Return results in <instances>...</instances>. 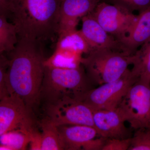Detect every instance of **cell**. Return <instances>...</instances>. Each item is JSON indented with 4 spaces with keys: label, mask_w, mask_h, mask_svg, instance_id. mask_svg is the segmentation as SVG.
<instances>
[{
    "label": "cell",
    "mask_w": 150,
    "mask_h": 150,
    "mask_svg": "<svg viewBox=\"0 0 150 150\" xmlns=\"http://www.w3.org/2000/svg\"><path fill=\"white\" fill-rule=\"evenodd\" d=\"M43 43L19 39L8 53V83L11 94L21 98L32 110L40 102L45 71Z\"/></svg>",
    "instance_id": "6da1fadb"
},
{
    "label": "cell",
    "mask_w": 150,
    "mask_h": 150,
    "mask_svg": "<svg viewBox=\"0 0 150 150\" xmlns=\"http://www.w3.org/2000/svg\"><path fill=\"white\" fill-rule=\"evenodd\" d=\"M62 0H20L10 13L18 39L44 43L58 34Z\"/></svg>",
    "instance_id": "7a4b0ae2"
},
{
    "label": "cell",
    "mask_w": 150,
    "mask_h": 150,
    "mask_svg": "<svg viewBox=\"0 0 150 150\" xmlns=\"http://www.w3.org/2000/svg\"><path fill=\"white\" fill-rule=\"evenodd\" d=\"M91 83L81 66L74 68L45 66L40 100L48 103L64 96L76 97L92 89Z\"/></svg>",
    "instance_id": "3957f363"
},
{
    "label": "cell",
    "mask_w": 150,
    "mask_h": 150,
    "mask_svg": "<svg viewBox=\"0 0 150 150\" xmlns=\"http://www.w3.org/2000/svg\"><path fill=\"white\" fill-rule=\"evenodd\" d=\"M135 54L111 49L93 50L83 57L81 64L92 82L99 85L118 79L133 65Z\"/></svg>",
    "instance_id": "277c9868"
},
{
    "label": "cell",
    "mask_w": 150,
    "mask_h": 150,
    "mask_svg": "<svg viewBox=\"0 0 150 150\" xmlns=\"http://www.w3.org/2000/svg\"><path fill=\"white\" fill-rule=\"evenodd\" d=\"M139 78L128 69L118 79L100 85L75 97L88 105L94 110H115L130 87Z\"/></svg>",
    "instance_id": "5b68a950"
},
{
    "label": "cell",
    "mask_w": 150,
    "mask_h": 150,
    "mask_svg": "<svg viewBox=\"0 0 150 150\" xmlns=\"http://www.w3.org/2000/svg\"><path fill=\"white\" fill-rule=\"evenodd\" d=\"M117 108L131 128L150 129V85L137 81Z\"/></svg>",
    "instance_id": "8992f818"
},
{
    "label": "cell",
    "mask_w": 150,
    "mask_h": 150,
    "mask_svg": "<svg viewBox=\"0 0 150 150\" xmlns=\"http://www.w3.org/2000/svg\"><path fill=\"white\" fill-rule=\"evenodd\" d=\"M45 109L46 117L57 126L83 125L94 128L93 109L74 97L64 96L46 103Z\"/></svg>",
    "instance_id": "52a82bcc"
},
{
    "label": "cell",
    "mask_w": 150,
    "mask_h": 150,
    "mask_svg": "<svg viewBox=\"0 0 150 150\" xmlns=\"http://www.w3.org/2000/svg\"><path fill=\"white\" fill-rule=\"evenodd\" d=\"M53 54L44 62L45 66L62 68H74L81 64L83 55L91 50L80 30L58 35Z\"/></svg>",
    "instance_id": "ba28073f"
},
{
    "label": "cell",
    "mask_w": 150,
    "mask_h": 150,
    "mask_svg": "<svg viewBox=\"0 0 150 150\" xmlns=\"http://www.w3.org/2000/svg\"><path fill=\"white\" fill-rule=\"evenodd\" d=\"M90 13L106 32L118 40L127 34L137 16L119 6L103 1Z\"/></svg>",
    "instance_id": "9c48e42d"
},
{
    "label": "cell",
    "mask_w": 150,
    "mask_h": 150,
    "mask_svg": "<svg viewBox=\"0 0 150 150\" xmlns=\"http://www.w3.org/2000/svg\"><path fill=\"white\" fill-rule=\"evenodd\" d=\"M33 111L24 101L14 94L0 101V135L15 129L31 131L35 129Z\"/></svg>",
    "instance_id": "30bf717a"
},
{
    "label": "cell",
    "mask_w": 150,
    "mask_h": 150,
    "mask_svg": "<svg viewBox=\"0 0 150 150\" xmlns=\"http://www.w3.org/2000/svg\"><path fill=\"white\" fill-rule=\"evenodd\" d=\"M93 123L98 136L106 139L131 138L126 122L117 108L115 110H94Z\"/></svg>",
    "instance_id": "8fae6325"
},
{
    "label": "cell",
    "mask_w": 150,
    "mask_h": 150,
    "mask_svg": "<svg viewBox=\"0 0 150 150\" xmlns=\"http://www.w3.org/2000/svg\"><path fill=\"white\" fill-rule=\"evenodd\" d=\"M102 0H62L58 35L76 30L80 19L91 13Z\"/></svg>",
    "instance_id": "7c38bea8"
},
{
    "label": "cell",
    "mask_w": 150,
    "mask_h": 150,
    "mask_svg": "<svg viewBox=\"0 0 150 150\" xmlns=\"http://www.w3.org/2000/svg\"><path fill=\"white\" fill-rule=\"evenodd\" d=\"M81 21V28L80 30L91 51L107 49L122 51L118 40L106 32L91 14L84 16Z\"/></svg>",
    "instance_id": "4fadbf2b"
},
{
    "label": "cell",
    "mask_w": 150,
    "mask_h": 150,
    "mask_svg": "<svg viewBox=\"0 0 150 150\" xmlns=\"http://www.w3.org/2000/svg\"><path fill=\"white\" fill-rule=\"evenodd\" d=\"M150 39V6L139 12L127 34L118 41L122 51L133 55Z\"/></svg>",
    "instance_id": "5bb4252c"
},
{
    "label": "cell",
    "mask_w": 150,
    "mask_h": 150,
    "mask_svg": "<svg viewBox=\"0 0 150 150\" xmlns=\"http://www.w3.org/2000/svg\"><path fill=\"white\" fill-rule=\"evenodd\" d=\"M64 150H85L98 135L94 127L83 125L58 126Z\"/></svg>",
    "instance_id": "9a60e30c"
},
{
    "label": "cell",
    "mask_w": 150,
    "mask_h": 150,
    "mask_svg": "<svg viewBox=\"0 0 150 150\" xmlns=\"http://www.w3.org/2000/svg\"><path fill=\"white\" fill-rule=\"evenodd\" d=\"M131 71L139 78V81L150 85V39L140 47L135 54Z\"/></svg>",
    "instance_id": "2e32d148"
},
{
    "label": "cell",
    "mask_w": 150,
    "mask_h": 150,
    "mask_svg": "<svg viewBox=\"0 0 150 150\" xmlns=\"http://www.w3.org/2000/svg\"><path fill=\"white\" fill-rule=\"evenodd\" d=\"M41 150H64L58 126L47 117L40 123Z\"/></svg>",
    "instance_id": "e0dca14e"
},
{
    "label": "cell",
    "mask_w": 150,
    "mask_h": 150,
    "mask_svg": "<svg viewBox=\"0 0 150 150\" xmlns=\"http://www.w3.org/2000/svg\"><path fill=\"white\" fill-rule=\"evenodd\" d=\"M18 40L15 25L8 21L7 15L0 14V54L12 51Z\"/></svg>",
    "instance_id": "ac0fdd59"
},
{
    "label": "cell",
    "mask_w": 150,
    "mask_h": 150,
    "mask_svg": "<svg viewBox=\"0 0 150 150\" xmlns=\"http://www.w3.org/2000/svg\"><path fill=\"white\" fill-rule=\"evenodd\" d=\"M31 131L17 129L6 132L0 135V145L8 146L12 150L25 149L30 143Z\"/></svg>",
    "instance_id": "d6986e66"
},
{
    "label": "cell",
    "mask_w": 150,
    "mask_h": 150,
    "mask_svg": "<svg viewBox=\"0 0 150 150\" xmlns=\"http://www.w3.org/2000/svg\"><path fill=\"white\" fill-rule=\"evenodd\" d=\"M129 150H150V129L137 130Z\"/></svg>",
    "instance_id": "ffe728a7"
},
{
    "label": "cell",
    "mask_w": 150,
    "mask_h": 150,
    "mask_svg": "<svg viewBox=\"0 0 150 150\" xmlns=\"http://www.w3.org/2000/svg\"><path fill=\"white\" fill-rule=\"evenodd\" d=\"M103 1L119 6L126 10L133 13L140 12L150 6V0H102Z\"/></svg>",
    "instance_id": "44dd1931"
},
{
    "label": "cell",
    "mask_w": 150,
    "mask_h": 150,
    "mask_svg": "<svg viewBox=\"0 0 150 150\" xmlns=\"http://www.w3.org/2000/svg\"><path fill=\"white\" fill-rule=\"evenodd\" d=\"M9 59L4 54L0 56V100L10 95L8 83Z\"/></svg>",
    "instance_id": "7402d4cb"
},
{
    "label": "cell",
    "mask_w": 150,
    "mask_h": 150,
    "mask_svg": "<svg viewBox=\"0 0 150 150\" xmlns=\"http://www.w3.org/2000/svg\"><path fill=\"white\" fill-rule=\"evenodd\" d=\"M132 137L125 139H106L102 150H129Z\"/></svg>",
    "instance_id": "603a6c76"
},
{
    "label": "cell",
    "mask_w": 150,
    "mask_h": 150,
    "mask_svg": "<svg viewBox=\"0 0 150 150\" xmlns=\"http://www.w3.org/2000/svg\"><path fill=\"white\" fill-rule=\"evenodd\" d=\"M41 134L36 129L31 131L30 149L41 150Z\"/></svg>",
    "instance_id": "cb8c5ba5"
},
{
    "label": "cell",
    "mask_w": 150,
    "mask_h": 150,
    "mask_svg": "<svg viewBox=\"0 0 150 150\" xmlns=\"http://www.w3.org/2000/svg\"><path fill=\"white\" fill-rule=\"evenodd\" d=\"M20 0H0V14L7 15Z\"/></svg>",
    "instance_id": "d4e9b609"
}]
</instances>
